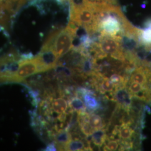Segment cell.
I'll use <instances>...</instances> for the list:
<instances>
[{
    "label": "cell",
    "instance_id": "obj_1",
    "mask_svg": "<svg viewBox=\"0 0 151 151\" xmlns=\"http://www.w3.org/2000/svg\"><path fill=\"white\" fill-rule=\"evenodd\" d=\"M70 2V21L77 27L83 29L92 37L99 32L100 24L108 13L116 5L88 1H71Z\"/></svg>",
    "mask_w": 151,
    "mask_h": 151
},
{
    "label": "cell",
    "instance_id": "obj_2",
    "mask_svg": "<svg viewBox=\"0 0 151 151\" xmlns=\"http://www.w3.org/2000/svg\"><path fill=\"white\" fill-rule=\"evenodd\" d=\"M78 29L69 22L66 27L54 29L46 38L40 52H53L60 60L73 47Z\"/></svg>",
    "mask_w": 151,
    "mask_h": 151
},
{
    "label": "cell",
    "instance_id": "obj_3",
    "mask_svg": "<svg viewBox=\"0 0 151 151\" xmlns=\"http://www.w3.org/2000/svg\"><path fill=\"white\" fill-rule=\"evenodd\" d=\"M112 99L125 110L130 109L133 98L127 87L116 89L114 92Z\"/></svg>",
    "mask_w": 151,
    "mask_h": 151
},
{
    "label": "cell",
    "instance_id": "obj_4",
    "mask_svg": "<svg viewBox=\"0 0 151 151\" xmlns=\"http://www.w3.org/2000/svg\"><path fill=\"white\" fill-rule=\"evenodd\" d=\"M88 123L94 132L97 130L105 129L106 127V123L103 116L101 115L93 113V112L89 113Z\"/></svg>",
    "mask_w": 151,
    "mask_h": 151
},
{
    "label": "cell",
    "instance_id": "obj_5",
    "mask_svg": "<svg viewBox=\"0 0 151 151\" xmlns=\"http://www.w3.org/2000/svg\"><path fill=\"white\" fill-rule=\"evenodd\" d=\"M108 134L105 128L95 131L90 137L92 144L98 148L104 146L108 138Z\"/></svg>",
    "mask_w": 151,
    "mask_h": 151
},
{
    "label": "cell",
    "instance_id": "obj_6",
    "mask_svg": "<svg viewBox=\"0 0 151 151\" xmlns=\"http://www.w3.org/2000/svg\"><path fill=\"white\" fill-rule=\"evenodd\" d=\"M69 107L77 112L86 111L87 109L83 100L78 96H73L68 99Z\"/></svg>",
    "mask_w": 151,
    "mask_h": 151
},
{
    "label": "cell",
    "instance_id": "obj_7",
    "mask_svg": "<svg viewBox=\"0 0 151 151\" xmlns=\"http://www.w3.org/2000/svg\"><path fill=\"white\" fill-rule=\"evenodd\" d=\"M120 145L119 139H115L114 137H108V138L104 145L103 151H115L118 150Z\"/></svg>",
    "mask_w": 151,
    "mask_h": 151
},
{
    "label": "cell",
    "instance_id": "obj_8",
    "mask_svg": "<svg viewBox=\"0 0 151 151\" xmlns=\"http://www.w3.org/2000/svg\"><path fill=\"white\" fill-rule=\"evenodd\" d=\"M142 39L146 42H151V29H147L143 32Z\"/></svg>",
    "mask_w": 151,
    "mask_h": 151
},
{
    "label": "cell",
    "instance_id": "obj_9",
    "mask_svg": "<svg viewBox=\"0 0 151 151\" xmlns=\"http://www.w3.org/2000/svg\"><path fill=\"white\" fill-rule=\"evenodd\" d=\"M70 1H74V0H67V1L70 2ZM78 1H91L95 2H99V3H108L110 4L116 5V0H78Z\"/></svg>",
    "mask_w": 151,
    "mask_h": 151
},
{
    "label": "cell",
    "instance_id": "obj_10",
    "mask_svg": "<svg viewBox=\"0 0 151 151\" xmlns=\"http://www.w3.org/2000/svg\"><path fill=\"white\" fill-rule=\"evenodd\" d=\"M45 151H57V147L55 146V145L54 144V142H52L50 144H49L48 146H47L45 150Z\"/></svg>",
    "mask_w": 151,
    "mask_h": 151
},
{
    "label": "cell",
    "instance_id": "obj_11",
    "mask_svg": "<svg viewBox=\"0 0 151 151\" xmlns=\"http://www.w3.org/2000/svg\"><path fill=\"white\" fill-rule=\"evenodd\" d=\"M2 1V0H0V1Z\"/></svg>",
    "mask_w": 151,
    "mask_h": 151
}]
</instances>
